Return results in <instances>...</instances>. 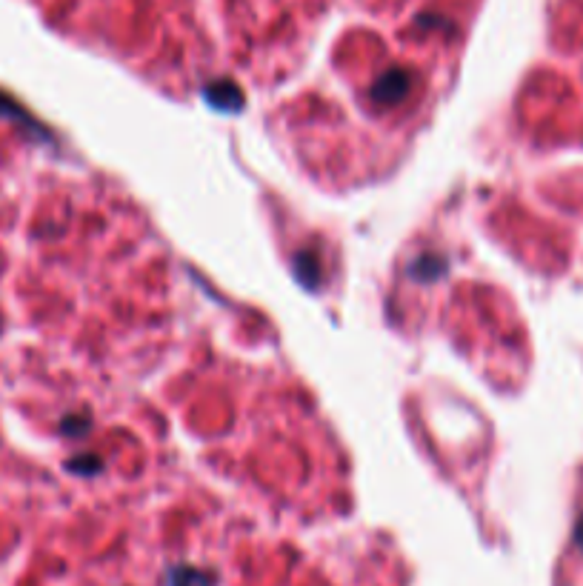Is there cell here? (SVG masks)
I'll return each instance as SVG.
<instances>
[{
    "label": "cell",
    "mask_w": 583,
    "mask_h": 586,
    "mask_svg": "<svg viewBox=\"0 0 583 586\" xmlns=\"http://www.w3.org/2000/svg\"><path fill=\"white\" fill-rule=\"evenodd\" d=\"M581 538H583V526H581Z\"/></svg>",
    "instance_id": "6da1fadb"
}]
</instances>
